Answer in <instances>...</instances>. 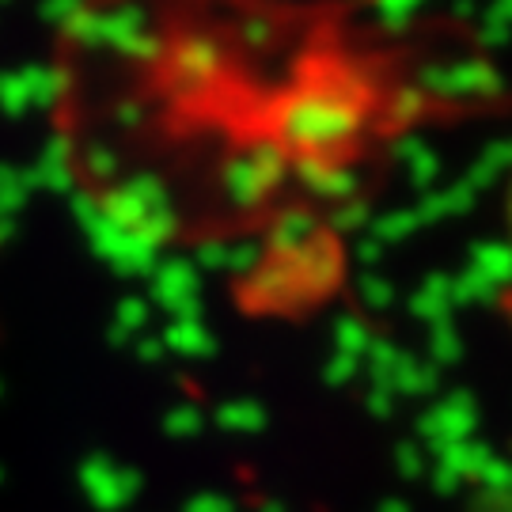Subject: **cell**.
Masks as SVG:
<instances>
[{"label":"cell","instance_id":"obj_1","mask_svg":"<svg viewBox=\"0 0 512 512\" xmlns=\"http://www.w3.org/2000/svg\"><path fill=\"white\" fill-rule=\"evenodd\" d=\"M501 213H505V239H509V255H512V171H509V183H505V202H501Z\"/></svg>","mask_w":512,"mask_h":512}]
</instances>
